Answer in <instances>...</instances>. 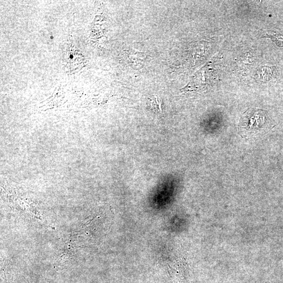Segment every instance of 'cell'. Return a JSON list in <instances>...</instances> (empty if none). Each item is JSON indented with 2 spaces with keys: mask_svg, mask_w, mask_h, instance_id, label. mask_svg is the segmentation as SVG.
I'll return each instance as SVG.
<instances>
[{
  "mask_svg": "<svg viewBox=\"0 0 283 283\" xmlns=\"http://www.w3.org/2000/svg\"><path fill=\"white\" fill-rule=\"evenodd\" d=\"M265 123L264 112L252 109L244 114L238 123V130L242 136L255 134L264 129Z\"/></svg>",
  "mask_w": 283,
  "mask_h": 283,
  "instance_id": "obj_1",
  "label": "cell"
},
{
  "mask_svg": "<svg viewBox=\"0 0 283 283\" xmlns=\"http://www.w3.org/2000/svg\"><path fill=\"white\" fill-rule=\"evenodd\" d=\"M151 106L153 109V111L157 115H160L161 117L162 110H161V103L160 99L157 96H154L150 99Z\"/></svg>",
  "mask_w": 283,
  "mask_h": 283,
  "instance_id": "obj_2",
  "label": "cell"
}]
</instances>
